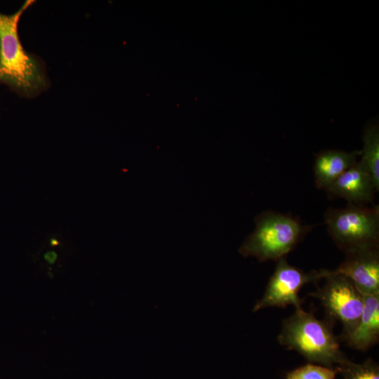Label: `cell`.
<instances>
[{
    "mask_svg": "<svg viewBox=\"0 0 379 379\" xmlns=\"http://www.w3.org/2000/svg\"><path fill=\"white\" fill-rule=\"evenodd\" d=\"M335 324L326 318L318 319L302 308L295 309L283 321L277 340L281 345L297 351L310 363L336 367L349 359L340 350L339 337L333 333Z\"/></svg>",
    "mask_w": 379,
    "mask_h": 379,
    "instance_id": "6da1fadb",
    "label": "cell"
},
{
    "mask_svg": "<svg viewBox=\"0 0 379 379\" xmlns=\"http://www.w3.org/2000/svg\"><path fill=\"white\" fill-rule=\"evenodd\" d=\"M34 1H26L13 14L0 13V81L31 95L45 86L38 62L24 51L18 35V23Z\"/></svg>",
    "mask_w": 379,
    "mask_h": 379,
    "instance_id": "7a4b0ae2",
    "label": "cell"
},
{
    "mask_svg": "<svg viewBox=\"0 0 379 379\" xmlns=\"http://www.w3.org/2000/svg\"><path fill=\"white\" fill-rule=\"evenodd\" d=\"M255 223V230L245 239L239 252L260 262L285 258L310 228L298 218L272 211L256 216Z\"/></svg>",
    "mask_w": 379,
    "mask_h": 379,
    "instance_id": "3957f363",
    "label": "cell"
},
{
    "mask_svg": "<svg viewBox=\"0 0 379 379\" xmlns=\"http://www.w3.org/2000/svg\"><path fill=\"white\" fill-rule=\"evenodd\" d=\"M329 235L343 252L379 247V207L349 204L325 215Z\"/></svg>",
    "mask_w": 379,
    "mask_h": 379,
    "instance_id": "277c9868",
    "label": "cell"
},
{
    "mask_svg": "<svg viewBox=\"0 0 379 379\" xmlns=\"http://www.w3.org/2000/svg\"><path fill=\"white\" fill-rule=\"evenodd\" d=\"M324 285L310 295L318 298L326 318L343 326L339 337L345 341L357 326L364 307V297L355 284L346 276L335 270H327Z\"/></svg>",
    "mask_w": 379,
    "mask_h": 379,
    "instance_id": "5b68a950",
    "label": "cell"
},
{
    "mask_svg": "<svg viewBox=\"0 0 379 379\" xmlns=\"http://www.w3.org/2000/svg\"><path fill=\"white\" fill-rule=\"evenodd\" d=\"M277 262L264 294L253 307V312L267 307L285 308L288 305H293L295 309L302 308L303 300L298 295L301 288L308 283H317L324 279L328 270L306 272L291 265L285 258Z\"/></svg>",
    "mask_w": 379,
    "mask_h": 379,
    "instance_id": "8992f818",
    "label": "cell"
},
{
    "mask_svg": "<svg viewBox=\"0 0 379 379\" xmlns=\"http://www.w3.org/2000/svg\"><path fill=\"white\" fill-rule=\"evenodd\" d=\"M335 271L348 277L362 294L379 293V247L346 253Z\"/></svg>",
    "mask_w": 379,
    "mask_h": 379,
    "instance_id": "52a82bcc",
    "label": "cell"
},
{
    "mask_svg": "<svg viewBox=\"0 0 379 379\" xmlns=\"http://www.w3.org/2000/svg\"><path fill=\"white\" fill-rule=\"evenodd\" d=\"M326 191L332 197L343 198L349 204L356 205L372 203L376 192L372 177L361 159L345 171Z\"/></svg>",
    "mask_w": 379,
    "mask_h": 379,
    "instance_id": "ba28073f",
    "label": "cell"
},
{
    "mask_svg": "<svg viewBox=\"0 0 379 379\" xmlns=\"http://www.w3.org/2000/svg\"><path fill=\"white\" fill-rule=\"evenodd\" d=\"M361 151L347 152L340 150H324L317 154L314 164L315 185L326 190L345 171L352 166L361 156Z\"/></svg>",
    "mask_w": 379,
    "mask_h": 379,
    "instance_id": "9c48e42d",
    "label": "cell"
},
{
    "mask_svg": "<svg viewBox=\"0 0 379 379\" xmlns=\"http://www.w3.org/2000/svg\"><path fill=\"white\" fill-rule=\"evenodd\" d=\"M362 295L364 307L359 324L345 342L352 348L366 351L379 339V293Z\"/></svg>",
    "mask_w": 379,
    "mask_h": 379,
    "instance_id": "30bf717a",
    "label": "cell"
},
{
    "mask_svg": "<svg viewBox=\"0 0 379 379\" xmlns=\"http://www.w3.org/2000/svg\"><path fill=\"white\" fill-rule=\"evenodd\" d=\"M364 147L361 160L366 166L374 182L376 192L379 190V130L378 125L370 124L363 134Z\"/></svg>",
    "mask_w": 379,
    "mask_h": 379,
    "instance_id": "8fae6325",
    "label": "cell"
},
{
    "mask_svg": "<svg viewBox=\"0 0 379 379\" xmlns=\"http://www.w3.org/2000/svg\"><path fill=\"white\" fill-rule=\"evenodd\" d=\"M337 367L343 379H379V366L371 358L360 364L349 359Z\"/></svg>",
    "mask_w": 379,
    "mask_h": 379,
    "instance_id": "7c38bea8",
    "label": "cell"
},
{
    "mask_svg": "<svg viewBox=\"0 0 379 379\" xmlns=\"http://www.w3.org/2000/svg\"><path fill=\"white\" fill-rule=\"evenodd\" d=\"M338 368L308 363L287 372L285 379H335Z\"/></svg>",
    "mask_w": 379,
    "mask_h": 379,
    "instance_id": "4fadbf2b",
    "label": "cell"
}]
</instances>
